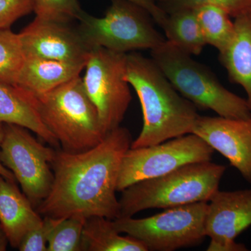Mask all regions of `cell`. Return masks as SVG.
Instances as JSON below:
<instances>
[{"label":"cell","mask_w":251,"mask_h":251,"mask_svg":"<svg viewBox=\"0 0 251 251\" xmlns=\"http://www.w3.org/2000/svg\"><path fill=\"white\" fill-rule=\"evenodd\" d=\"M4 125H3L0 126V145H1L3 138H4ZM0 176H3L5 179L9 180V181H13V182L16 181L14 174L8 168H6L1 162H0Z\"/></svg>","instance_id":"cell-28"},{"label":"cell","mask_w":251,"mask_h":251,"mask_svg":"<svg viewBox=\"0 0 251 251\" xmlns=\"http://www.w3.org/2000/svg\"><path fill=\"white\" fill-rule=\"evenodd\" d=\"M62 219L44 216L42 224L29 231L18 247L21 251H47L49 238L54 227Z\"/></svg>","instance_id":"cell-25"},{"label":"cell","mask_w":251,"mask_h":251,"mask_svg":"<svg viewBox=\"0 0 251 251\" xmlns=\"http://www.w3.org/2000/svg\"><path fill=\"white\" fill-rule=\"evenodd\" d=\"M36 17L72 23L77 21L83 10L78 0H32Z\"/></svg>","instance_id":"cell-24"},{"label":"cell","mask_w":251,"mask_h":251,"mask_svg":"<svg viewBox=\"0 0 251 251\" xmlns=\"http://www.w3.org/2000/svg\"><path fill=\"white\" fill-rule=\"evenodd\" d=\"M43 220L15 182L0 176V224L11 247L18 249L25 236Z\"/></svg>","instance_id":"cell-14"},{"label":"cell","mask_w":251,"mask_h":251,"mask_svg":"<svg viewBox=\"0 0 251 251\" xmlns=\"http://www.w3.org/2000/svg\"><path fill=\"white\" fill-rule=\"evenodd\" d=\"M86 63L25 57L16 87L32 95L46 93L79 76Z\"/></svg>","instance_id":"cell-15"},{"label":"cell","mask_w":251,"mask_h":251,"mask_svg":"<svg viewBox=\"0 0 251 251\" xmlns=\"http://www.w3.org/2000/svg\"><path fill=\"white\" fill-rule=\"evenodd\" d=\"M234 34L219 59L229 80L242 86L251 110V11L234 20Z\"/></svg>","instance_id":"cell-16"},{"label":"cell","mask_w":251,"mask_h":251,"mask_svg":"<svg viewBox=\"0 0 251 251\" xmlns=\"http://www.w3.org/2000/svg\"><path fill=\"white\" fill-rule=\"evenodd\" d=\"M19 36L25 57L87 62L92 50L71 23L36 16Z\"/></svg>","instance_id":"cell-12"},{"label":"cell","mask_w":251,"mask_h":251,"mask_svg":"<svg viewBox=\"0 0 251 251\" xmlns=\"http://www.w3.org/2000/svg\"><path fill=\"white\" fill-rule=\"evenodd\" d=\"M125 78L136 92L143 115V129L130 148L193 133L200 116L197 108L176 90L152 59L127 53Z\"/></svg>","instance_id":"cell-2"},{"label":"cell","mask_w":251,"mask_h":251,"mask_svg":"<svg viewBox=\"0 0 251 251\" xmlns=\"http://www.w3.org/2000/svg\"><path fill=\"white\" fill-rule=\"evenodd\" d=\"M135 4L139 5L151 15L153 21L162 27L166 22L168 15L157 4L156 0H128Z\"/></svg>","instance_id":"cell-27"},{"label":"cell","mask_w":251,"mask_h":251,"mask_svg":"<svg viewBox=\"0 0 251 251\" xmlns=\"http://www.w3.org/2000/svg\"><path fill=\"white\" fill-rule=\"evenodd\" d=\"M9 243V240H8V238L6 237L4 229L2 228L1 224H0V251H6Z\"/></svg>","instance_id":"cell-29"},{"label":"cell","mask_w":251,"mask_h":251,"mask_svg":"<svg viewBox=\"0 0 251 251\" xmlns=\"http://www.w3.org/2000/svg\"><path fill=\"white\" fill-rule=\"evenodd\" d=\"M251 226V189L217 191L207 202L204 221L206 237L210 238L207 251H246L236 242Z\"/></svg>","instance_id":"cell-11"},{"label":"cell","mask_w":251,"mask_h":251,"mask_svg":"<svg viewBox=\"0 0 251 251\" xmlns=\"http://www.w3.org/2000/svg\"><path fill=\"white\" fill-rule=\"evenodd\" d=\"M25 60L19 34L0 29V83L16 87Z\"/></svg>","instance_id":"cell-21"},{"label":"cell","mask_w":251,"mask_h":251,"mask_svg":"<svg viewBox=\"0 0 251 251\" xmlns=\"http://www.w3.org/2000/svg\"><path fill=\"white\" fill-rule=\"evenodd\" d=\"M4 131L0 162L14 174L32 205L38 206L53 184L50 166L56 151L38 142L25 127L6 124Z\"/></svg>","instance_id":"cell-10"},{"label":"cell","mask_w":251,"mask_h":251,"mask_svg":"<svg viewBox=\"0 0 251 251\" xmlns=\"http://www.w3.org/2000/svg\"><path fill=\"white\" fill-rule=\"evenodd\" d=\"M126 61V54L98 47L91 50L86 63L84 87L105 135L120 126L131 102L130 85L125 78Z\"/></svg>","instance_id":"cell-8"},{"label":"cell","mask_w":251,"mask_h":251,"mask_svg":"<svg viewBox=\"0 0 251 251\" xmlns=\"http://www.w3.org/2000/svg\"></svg>","instance_id":"cell-30"},{"label":"cell","mask_w":251,"mask_h":251,"mask_svg":"<svg viewBox=\"0 0 251 251\" xmlns=\"http://www.w3.org/2000/svg\"><path fill=\"white\" fill-rule=\"evenodd\" d=\"M87 218L74 215L64 218L54 227L47 251H81V238Z\"/></svg>","instance_id":"cell-22"},{"label":"cell","mask_w":251,"mask_h":251,"mask_svg":"<svg viewBox=\"0 0 251 251\" xmlns=\"http://www.w3.org/2000/svg\"><path fill=\"white\" fill-rule=\"evenodd\" d=\"M151 57L176 90L197 109L213 110L227 118H251L247 99L227 90L210 69L191 54L166 40L151 50Z\"/></svg>","instance_id":"cell-5"},{"label":"cell","mask_w":251,"mask_h":251,"mask_svg":"<svg viewBox=\"0 0 251 251\" xmlns=\"http://www.w3.org/2000/svg\"><path fill=\"white\" fill-rule=\"evenodd\" d=\"M120 234L112 220L103 216L87 218L81 238V251H148L138 239Z\"/></svg>","instance_id":"cell-18"},{"label":"cell","mask_w":251,"mask_h":251,"mask_svg":"<svg viewBox=\"0 0 251 251\" xmlns=\"http://www.w3.org/2000/svg\"><path fill=\"white\" fill-rule=\"evenodd\" d=\"M132 142L129 130L119 126L90 150L56 151L51 163L53 184L36 211L54 219L74 215L120 218L117 182L122 159Z\"/></svg>","instance_id":"cell-1"},{"label":"cell","mask_w":251,"mask_h":251,"mask_svg":"<svg viewBox=\"0 0 251 251\" xmlns=\"http://www.w3.org/2000/svg\"><path fill=\"white\" fill-rule=\"evenodd\" d=\"M214 151L194 133L145 148H130L122 159L117 191L122 192L138 181L161 176L189 163L211 161Z\"/></svg>","instance_id":"cell-9"},{"label":"cell","mask_w":251,"mask_h":251,"mask_svg":"<svg viewBox=\"0 0 251 251\" xmlns=\"http://www.w3.org/2000/svg\"><path fill=\"white\" fill-rule=\"evenodd\" d=\"M32 11V0H0V29L11 28L18 19Z\"/></svg>","instance_id":"cell-26"},{"label":"cell","mask_w":251,"mask_h":251,"mask_svg":"<svg viewBox=\"0 0 251 251\" xmlns=\"http://www.w3.org/2000/svg\"><path fill=\"white\" fill-rule=\"evenodd\" d=\"M27 94L41 121L64 151L82 152L105 138L98 112L80 75L46 93Z\"/></svg>","instance_id":"cell-4"},{"label":"cell","mask_w":251,"mask_h":251,"mask_svg":"<svg viewBox=\"0 0 251 251\" xmlns=\"http://www.w3.org/2000/svg\"><path fill=\"white\" fill-rule=\"evenodd\" d=\"M156 1L167 14L176 10L195 9L204 5H213L221 8L234 18L251 11V0H156Z\"/></svg>","instance_id":"cell-23"},{"label":"cell","mask_w":251,"mask_h":251,"mask_svg":"<svg viewBox=\"0 0 251 251\" xmlns=\"http://www.w3.org/2000/svg\"><path fill=\"white\" fill-rule=\"evenodd\" d=\"M207 202H199L165 209L144 219L112 220L120 233L138 239L148 251H173L194 247L206 237L204 221Z\"/></svg>","instance_id":"cell-7"},{"label":"cell","mask_w":251,"mask_h":251,"mask_svg":"<svg viewBox=\"0 0 251 251\" xmlns=\"http://www.w3.org/2000/svg\"><path fill=\"white\" fill-rule=\"evenodd\" d=\"M206 45L222 52L229 45L234 34V23L227 11L213 5L195 8Z\"/></svg>","instance_id":"cell-20"},{"label":"cell","mask_w":251,"mask_h":251,"mask_svg":"<svg viewBox=\"0 0 251 251\" xmlns=\"http://www.w3.org/2000/svg\"><path fill=\"white\" fill-rule=\"evenodd\" d=\"M6 124L25 127L52 146H60L41 121L27 93L17 87L0 83V126Z\"/></svg>","instance_id":"cell-17"},{"label":"cell","mask_w":251,"mask_h":251,"mask_svg":"<svg viewBox=\"0 0 251 251\" xmlns=\"http://www.w3.org/2000/svg\"><path fill=\"white\" fill-rule=\"evenodd\" d=\"M226 170V166L211 161L197 162L130 185L122 191L119 200L120 217L133 216L147 209L208 202L219 191Z\"/></svg>","instance_id":"cell-3"},{"label":"cell","mask_w":251,"mask_h":251,"mask_svg":"<svg viewBox=\"0 0 251 251\" xmlns=\"http://www.w3.org/2000/svg\"><path fill=\"white\" fill-rule=\"evenodd\" d=\"M192 133L226 157L251 184V118L200 115Z\"/></svg>","instance_id":"cell-13"},{"label":"cell","mask_w":251,"mask_h":251,"mask_svg":"<svg viewBox=\"0 0 251 251\" xmlns=\"http://www.w3.org/2000/svg\"><path fill=\"white\" fill-rule=\"evenodd\" d=\"M161 28L166 41L191 55L201 54L206 45L193 9L173 11Z\"/></svg>","instance_id":"cell-19"},{"label":"cell","mask_w":251,"mask_h":251,"mask_svg":"<svg viewBox=\"0 0 251 251\" xmlns=\"http://www.w3.org/2000/svg\"><path fill=\"white\" fill-rule=\"evenodd\" d=\"M110 1L103 17L83 11L77 20V29L91 49L102 47L127 54L136 50H151L166 41L148 11L128 0Z\"/></svg>","instance_id":"cell-6"}]
</instances>
